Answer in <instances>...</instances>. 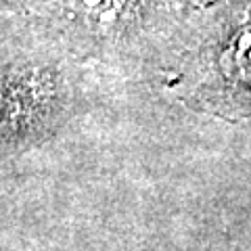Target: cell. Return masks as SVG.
I'll list each match as a JSON object with an SVG mask.
<instances>
[{"instance_id":"6da1fadb","label":"cell","mask_w":251,"mask_h":251,"mask_svg":"<svg viewBox=\"0 0 251 251\" xmlns=\"http://www.w3.org/2000/svg\"><path fill=\"white\" fill-rule=\"evenodd\" d=\"M74 6L86 17H94V19H109L113 17L120 0H72Z\"/></svg>"},{"instance_id":"7a4b0ae2","label":"cell","mask_w":251,"mask_h":251,"mask_svg":"<svg viewBox=\"0 0 251 251\" xmlns=\"http://www.w3.org/2000/svg\"><path fill=\"white\" fill-rule=\"evenodd\" d=\"M247 42L251 46V36H247ZM239 59H245V61H241V63H245V65H249V61H251V54H245V52H241L239 54ZM241 80H245V77H251V67H245V69H241Z\"/></svg>"}]
</instances>
